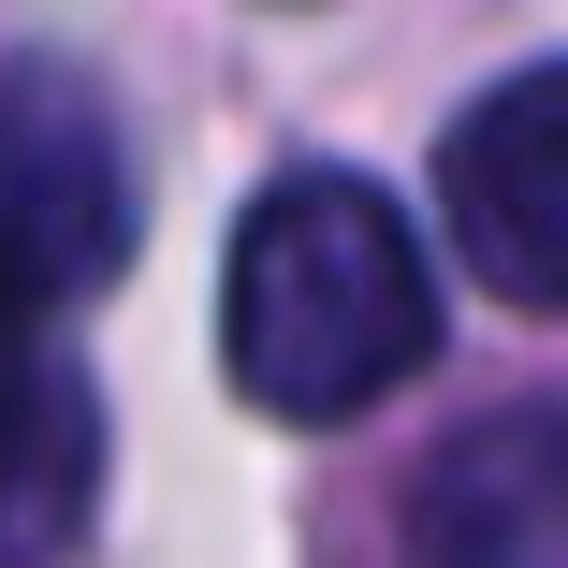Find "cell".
I'll list each match as a JSON object with an SVG mask.
<instances>
[{
    "label": "cell",
    "instance_id": "6da1fadb",
    "mask_svg": "<svg viewBox=\"0 0 568 568\" xmlns=\"http://www.w3.org/2000/svg\"><path fill=\"white\" fill-rule=\"evenodd\" d=\"M219 351L263 423H351L437 351V263L379 175H277L219 263Z\"/></svg>",
    "mask_w": 568,
    "mask_h": 568
},
{
    "label": "cell",
    "instance_id": "7a4b0ae2",
    "mask_svg": "<svg viewBox=\"0 0 568 568\" xmlns=\"http://www.w3.org/2000/svg\"><path fill=\"white\" fill-rule=\"evenodd\" d=\"M118 263H132V146H118V118L73 73L0 59V292L73 306Z\"/></svg>",
    "mask_w": 568,
    "mask_h": 568
},
{
    "label": "cell",
    "instance_id": "3957f363",
    "mask_svg": "<svg viewBox=\"0 0 568 568\" xmlns=\"http://www.w3.org/2000/svg\"><path fill=\"white\" fill-rule=\"evenodd\" d=\"M437 219L467 248L481 292L510 306H568V59L481 88L437 146Z\"/></svg>",
    "mask_w": 568,
    "mask_h": 568
},
{
    "label": "cell",
    "instance_id": "277c9868",
    "mask_svg": "<svg viewBox=\"0 0 568 568\" xmlns=\"http://www.w3.org/2000/svg\"><path fill=\"white\" fill-rule=\"evenodd\" d=\"M423 554L437 568H568V394H525L437 452Z\"/></svg>",
    "mask_w": 568,
    "mask_h": 568
},
{
    "label": "cell",
    "instance_id": "5b68a950",
    "mask_svg": "<svg viewBox=\"0 0 568 568\" xmlns=\"http://www.w3.org/2000/svg\"><path fill=\"white\" fill-rule=\"evenodd\" d=\"M73 510H88V408L44 365V306L0 292V568L73 539Z\"/></svg>",
    "mask_w": 568,
    "mask_h": 568
}]
</instances>
